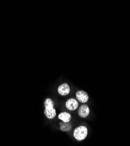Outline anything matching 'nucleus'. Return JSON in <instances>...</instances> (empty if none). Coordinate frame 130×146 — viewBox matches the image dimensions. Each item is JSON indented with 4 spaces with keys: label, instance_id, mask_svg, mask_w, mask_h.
I'll use <instances>...</instances> for the list:
<instances>
[{
    "label": "nucleus",
    "instance_id": "obj_1",
    "mask_svg": "<svg viewBox=\"0 0 130 146\" xmlns=\"http://www.w3.org/2000/svg\"><path fill=\"white\" fill-rule=\"evenodd\" d=\"M44 114L49 119H53L56 115V109L54 108V102L51 98H47L45 101Z\"/></svg>",
    "mask_w": 130,
    "mask_h": 146
},
{
    "label": "nucleus",
    "instance_id": "obj_2",
    "mask_svg": "<svg viewBox=\"0 0 130 146\" xmlns=\"http://www.w3.org/2000/svg\"><path fill=\"white\" fill-rule=\"evenodd\" d=\"M88 130L86 126H80L76 127L73 132V136L77 141H81L87 136Z\"/></svg>",
    "mask_w": 130,
    "mask_h": 146
},
{
    "label": "nucleus",
    "instance_id": "obj_3",
    "mask_svg": "<svg viewBox=\"0 0 130 146\" xmlns=\"http://www.w3.org/2000/svg\"><path fill=\"white\" fill-rule=\"evenodd\" d=\"M76 96L77 100L81 103H86L88 102L89 99V95L86 92L83 90L79 91L76 92Z\"/></svg>",
    "mask_w": 130,
    "mask_h": 146
},
{
    "label": "nucleus",
    "instance_id": "obj_4",
    "mask_svg": "<svg viewBox=\"0 0 130 146\" xmlns=\"http://www.w3.org/2000/svg\"><path fill=\"white\" fill-rule=\"evenodd\" d=\"M65 105L68 110L75 111L79 106V103L74 98H71L66 101Z\"/></svg>",
    "mask_w": 130,
    "mask_h": 146
},
{
    "label": "nucleus",
    "instance_id": "obj_5",
    "mask_svg": "<svg viewBox=\"0 0 130 146\" xmlns=\"http://www.w3.org/2000/svg\"><path fill=\"white\" fill-rule=\"evenodd\" d=\"M90 113V109L87 105H81L78 110V115L82 118H85Z\"/></svg>",
    "mask_w": 130,
    "mask_h": 146
},
{
    "label": "nucleus",
    "instance_id": "obj_6",
    "mask_svg": "<svg viewBox=\"0 0 130 146\" xmlns=\"http://www.w3.org/2000/svg\"><path fill=\"white\" fill-rule=\"evenodd\" d=\"M70 91V88L67 83H63L59 86L57 88V92L62 96L67 95Z\"/></svg>",
    "mask_w": 130,
    "mask_h": 146
},
{
    "label": "nucleus",
    "instance_id": "obj_7",
    "mask_svg": "<svg viewBox=\"0 0 130 146\" xmlns=\"http://www.w3.org/2000/svg\"><path fill=\"white\" fill-rule=\"evenodd\" d=\"M58 118L60 120H62L65 123H68L70 121L72 116H71V115L69 113L64 112L61 113L59 115Z\"/></svg>",
    "mask_w": 130,
    "mask_h": 146
}]
</instances>
